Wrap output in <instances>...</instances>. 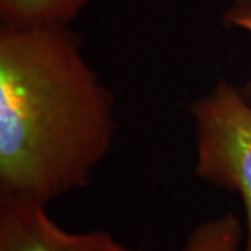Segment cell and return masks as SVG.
<instances>
[{
	"label": "cell",
	"instance_id": "cell-2",
	"mask_svg": "<svg viewBox=\"0 0 251 251\" xmlns=\"http://www.w3.org/2000/svg\"><path fill=\"white\" fill-rule=\"evenodd\" d=\"M196 130V175L216 187L236 191L246 212L243 251H251V102L229 81L190 105Z\"/></svg>",
	"mask_w": 251,
	"mask_h": 251
},
{
	"label": "cell",
	"instance_id": "cell-6",
	"mask_svg": "<svg viewBox=\"0 0 251 251\" xmlns=\"http://www.w3.org/2000/svg\"><path fill=\"white\" fill-rule=\"evenodd\" d=\"M67 251H144L141 249L127 247L116 239H113L108 232L94 230L85 233L69 234Z\"/></svg>",
	"mask_w": 251,
	"mask_h": 251
},
{
	"label": "cell",
	"instance_id": "cell-4",
	"mask_svg": "<svg viewBox=\"0 0 251 251\" xmlns=\"http://www.w3.org/2000/svg\"><path fill=\"white\" fill-rule=\"evenodd\" d=\"M88 1L90 0H0L1 25H69Z\"/></svg>",
	"mask_w": 251,
	"mask_h": 251
},
{
	"label": "cell",
	"instance_id": "cell-3",
	"mask_svg": "<svg viewBox=\"0 0 251 251\" xmlns=\"http://www.w3.org/2000/svg\"><path fill=\"white\" fill-rule=\"evenodd\" d=\"M69 234L44 204L0 196V251H67Z\"/></svg>",
	"mask_w": 251,
	"mask_h": 251
},
{
	"label": "cell",
	"instance_id": "cell-8",
	"mask_svg": "<svg viewBox=\"0 0 251 251\" xmlns=\"http://www.w3.org/2000/svg\"><path fill=\"white\" fill-rule=\"evenodd\" d=\"M234 4H239V6H247V4H251V0H234Z\"/></svg>",
	"mask_w": 251,
	"mask_h": 251
},
{
	"label": "cell",
	"instance_id": "cell-5",
	"mask_svg": "<svg viewBox=\"0 0 251 251\" xmlns=\"http://www.w3.org/2000/svg\"><path fill=\"white\" fill-rule=\"evenodd\" d=\"M244 230L237 216L227 212L198 224L181 251H243Z\"/></svg>",
	"mask_w": 251,
	"mask_h": 251
},
{
	"label": "cell",
	"instance_id": "cell-7",
	"mask_svg": "<svg viewBox=\"0 0 251 251\" xmlns=\"http://www.w3.org/2000/svg\"><path fill=\"white\" fill-rule=\"evenodd\" d=\"M225 21L227 25L244 29L246 32H249L251 35V4H247V6L233 4L229 9V11L226 13ZM243 94L251 102V80L244 85Z\"/></svg>",
	"mask_w": 251,
	"mask_h": 251
},
{
	"label": "cell",
	"instance_id": "cell-1",
	"mask_svg": "<svg viewBox=\"0 0 251 251\" xmlns=\"http://www.w3.org/2000/svg\"><path fill=\"white\" fill-rule=\"evenodd\" d=\"M81 44L64 24L0 27V196L48 205L110 152L113 97Z\"/></svg>",
	"mask_w": 251,
	"mask_h": 251
}]
</instances>
